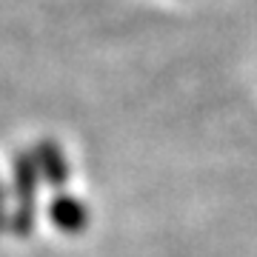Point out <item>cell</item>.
<instances>
[{"label": "cell", "instance_id": "obj_1", "mask_svg": "<svg viewBox=\"0 0 257 257\" xmlns=\"http://www.w3.org/2000/svg\"><path fill=\"white\" fill-rule=\"evenodd\" d=\"M37 183H40V172H37L35 155L32 152H18L12 160V192H15V209H12L9 229L18 237H29L35 229L37 217Z\"/></svg>", "mask_w": 257, "mask_h": 257}, {"label": "cell", "instance_id": "obj_2", "mask_svg": "<svg viewBox=\"0 0 257 257\" xmlns=\"http://www.w3.org/2000/svg\"><path fill=\"white\" fill-rule=\"evenodd\" d=\"M49 217L55 223V229L63 231V234H80L89 226V209H86V203L77 200L69 192L55 194V200L49 203Z\"/></svg>", "mask_w": 257, "mask_h": 257}, {"label": "cell", "instance_id": "obj_3", "mask_svg": "<svg viewBox=\"0 0 257 257\" xmlns=\"http://www.w3.org/2000/svg\"><path fill=\"white\" fill-rule=\"evenodd\" d=\"M35 163H37V172L43 175V180H46L49 186H55V189H60V186L69 183V160H66L63 149L57 146L55 140H40L35 146Z\"/></svg>", "mask_w": 257, "mask_h": 257}, {"label": "cell", "instance_id": "obj_4", "mask_svg": "<svg viewBox=\"0 0 257 257\" xmlns=\"http://www.w3.org/2000/svg\"><path fill=\"white\" fill-rule=\"evenodd\" d=\"M6 197H9V194H6V186L0 183V231H6L9 229V220H12V214H9V206H6Z\"/></svg>", "mask_w": 257, "mask_h": 257}]
</instances>
